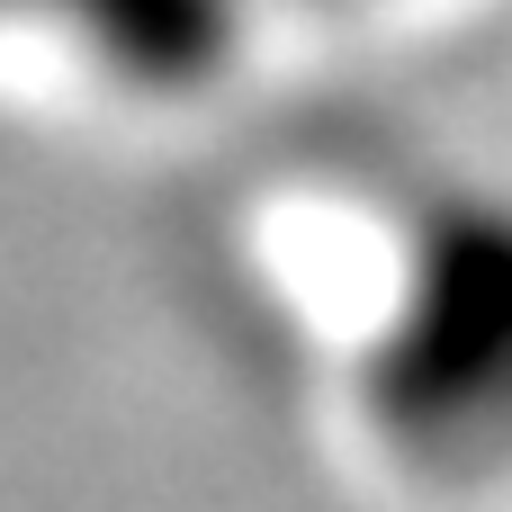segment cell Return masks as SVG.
Masks as SVG:
<instances>
[{"label":"cell","instance_id":"1","mask_svg":"<svg viewBox=\"0 0 512 512\" xmlns=\"http://www.w3.org/2000/svg\"><path fill=\"white\" fill-rule=\"evenodd\" d=\"M351 405L414 477L512 468V189L468 180L405 216L387 306L351 360Z\"/></svg>","mask_w":512,"mask_h":512},{"label":"cell","instance_id":"2","mask_svg":"<svg viewBox=\"0 0 512 512\" xmlns=\"http://www.w3.org/2000/svg\"><path fill=\"white\" fill-rule=\"evenodd\" d=\"M0 27L54 36L126 99H189L252 45V0H0Z\"/></svg>","mask_w":512,"mask_h":512}]
</instances>
